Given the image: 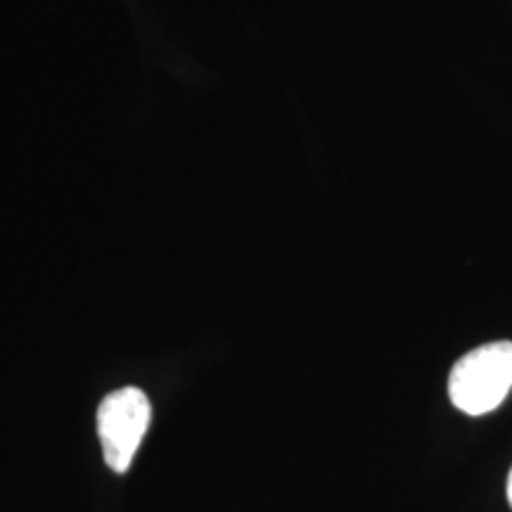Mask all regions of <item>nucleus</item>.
Segmentation results:
<instances>
[{"mask_svg":"<svg viewBox=\"0 0 512 512\" xmlns=\"http://www.w3.org/2000/svg\"><path fill=\"white\" fill-rule=\"evenodd\" d=\"M512 389V342H491L460 358L448 375L451 403L467 415L496 411Z\"/></svg>","mask_w":512,"mask_h":512,"instance_id":"nucleus-1","label":"nucleus"},{"mask_svg":"<svg viewBox=\"0 0 512 512\" xmlns=\"http://www.w3.org/2000/svg\"><path fill=\"white\" fill-rule=\"evenodd\" d=\"M508 503L512 505V470H510V477H508Z\"/></svg>","mask_w":512,"mask_h":512,"instance_id":"nucleus-3","label":"nucleus"},{"mask_svg":"<svg viewBox=\"0 0 512 512\" xmlns=\"http://www.w3.org/2000/svg\"><path fill=\"white\" fill-rule=\"evenodd\" d=\"M152 420L150 399L143 389L124 387L107 394L98 408V437L102 458L117 475L131 467Z\"/></svg>","mask_w":512,"mask_h":512,"instance_id":"nucleus-2","label":"nucleus"}]
</instances>
